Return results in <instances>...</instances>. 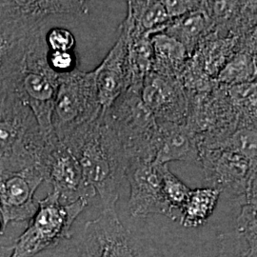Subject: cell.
<instances>
[{
	"label": "cell",
	"mask_w": 257,
	"mask_h": 257,
	"mask_svg": "<svg viewBox=\"0 0 257 257\" xmlns=\"http://www.w3.org/2000/svg\"><path fill=\"white\" fill-rule=\"evenodd\" d=\"M61 142L77 158L85 182L100 196L103 209H114L125 179L127 157L102 114Z\"/></svg>",
	"instance_id": "cell-1"
},
{
	"label": "cell",
	"mask_w": 257,
	"mask_h": 257,
	"mask_svg": "<svg viewBox=\"0 0 257 257\" xmlns=\"http://www.w3.org/2000/svg\"><path fill=\"white\" fill-rule=\"evenodd\" d=\"M51 134L41 132L33 111L12 92L0 105V165L38 167Z\"/></svg>",
	"instance_id": "cell-2"
},
{
	"label": "cell",
	"mask_w": 257,
	"mask_h": 257,
	"mask_svg": "<svg viewBox=\"0 0 257 257\" xmlns=\"http://www.w3.org/2000/svg\"><path fill=\"white\" fill-rule=\"evenodd\" d=\"M141 86H131L120 94L102 118L114 133L130 159L155 161L157 123L141 99Z\"/></svg>",
	"instance_id": "cell-3"
},
{
	"label": "cell",
	"mask_w": 257,
	"mask_h": 257,
	"mask_svg": "<svg viewBox=\"0 0 257 257\" xmlns=\"http://www.w3.org/2000/svg\"><path fill=\"white\" fill-rule=\"evenodd\" d=\"M36 213L28 222L25 230L13 244L12 257H34L73 238L72 227L89 202L79 199L64 204L57 193L50 192L38 200Z\"/></svg>",
	"instance_id": "cell-4"
},
{
	"label": "cell",
	"mask_w": 257,
	"mask_h": 257,
	"mask_svg": "<svg viewBox=\"0 0 257 257\" xmlns=\"http://www.w3.org/2000/svg\"><path fill=\"white\" fill-rule=\"evenodd\" d=\"M45 28L32 40L19 75L16 92L33 111L42 133H53L52 115L60 74L48 64Z\"/></svg>",
	"instance_id": "cell-5"
},
{
	"label": "cell",
	"mask_w": 257,
	"mask_h": 257,
	"mask_svg": "<svg viewBox=\"0 0 257 257\" xmlns=\"http://www.w3.org/2000/svg\"><path fill=\"white\" fill-rule=\"evenodd\" d=\"M95 78V70L82 72L77 68L60 75L52 115L53 132L58 140L101 116Z\"/></svg>",
	"instance_id": "cell-6"
},
{
	"label": "cell",
	"mask_w": 257,
	"mask_h": 257,
	"mask_svg": "<svg viewBox=\"0 0 257 257\" xmlns=\"http://www.w3.org/2000/svg\"><path fill=\"white\" fill-rule=\"evenodd\" d=\"M200 167L208 187L238 199L257 204V161L230 151L200 148Z\"/></svg>",
	"instance_id": "cell-7"
},
{
	"label": "cell",
	"mask_w": 257,
	"mask_h": 257,
	"mask_svg": "<svg viewBox=\"0 0 257 257\" xmlns=\"http://www.w3.org/2000/svg\"><path fill=\"white\" fill-rule=\"evenodd\" d=\"M186 125L196 135L199 146L211 149L230 137L239 126L238 113L232 106L227 87L218 84L207 92H188Z\"/></svg>",
	"instance_id": "cell-8"
},
{
	"label": "cell",
	"mask_w": 257,
	"mask_h": 257,
	"mask_svg": "<svg viewBox=\"0 0 257 257\" xmlns=\"http://www.w3.org/2000/svg\"><path fill=\"white\" fill-rule=\"evenodd\" d=\"M38 167L44 181L52 185L60 201L71 204L79 199L88 202L96 195L84 179L82 170L74 154L59 141L54 132L49 136Z\"/></svg>",
	"instance_id": "cell-9"
},
{
	"label": "cell",
	"mask_w": 257,
	"mask_h": 257,
	"mask_svg": "<svg viewBox=\"0 0 257 257\" xmlns=\"http://www.w3.org/2000/svg\"><path fill=\"white\" fill-rule=\"evenodd\" d=\"M43 181L37 166L0 165V215L4 232L11 223H28L33 217L38 207L35 194Z\"/></svg>",
	"instance_id": "cell-10"
},
{
	"label": "cell",
	"mask_w": 257,
	"mask_h": 257,
	"mask_svg": "<svg viewBox=\"0 0 257 257\" xmlns=\"http://www.w3.org/2000/svg\"><path fill=\"white\" fill-rule=\"evenodd\" d=\"M77 241L82 257H138L137 233L123 225L115 208L88 221Z\"/></svg>",
	"instance_id": "cell-11"
},
{
	"label": "cell",
	"mask_w": 257,
	"mask_h": 257,
	"mask_svg": "<svg viewBox=\"0 0 257 257\" xmlns=\"http://www.w3.org/2000/svg\"><path fill=\"white\" fill-rule=\"evenodd\" d=\"M45 22L0 16V105L16 91L28 49Z\"/></svg>",
	"instance_id": "cell-12"
},
{
	"label": "cell",
	"mask_w": 257,
	"mask_h": 257,
	"mask_svg": "<svg viewBox=\"0 0 257 257\" xmlns=\"http://www.w3.org/2000/svg\"><path fill=\"white\" fill-rule=\"evenodd\" d=\"M162 165L147 159H130L125 179L130 185L128 211L134 217L144 218L160 214L175 220L174 211L166 201L162 185Z\"/></svg>",
	"instance_id": "cell-13"
},
{
	"label": "cell",
	"mask_w": 257,
	"mask_h": 257,
	"mask_svg": "<svg viewBox=\"0 0 257 257\" xmlns=\"http://www.w3.org/2000/svg\"><path fill=\"white\" fill-rule=\"evenodd\" d=\"M140 95L156 121L186 124L189 97L179 79L151 72L143 79Z\"/></svg>",
	"instance_id": "cell-14"
},
{
	"label": "cell",
	"mask_w": 257,
	"mask_h": 257,
	"mask_svg": "<svg viewBox=\"0 0 257 257\" xmlns=\"http://www.w3.org/2000/svg\"><path fill=\"white\" fill-rule=\"evenodd\" d=\"M256 1H202L214 37H239L256 30Z\"/></svg>",
	"instance_id": "cell-15"
},
{
	"label": "cell",
	"mask_w": 257,
	"mask_h": 257,
	"mask_svg": "<svg viewBox=\"0 0 257 257\" xmlns=\"http://www.w3.org/2000/svg\"><path fill=\"white\" fill-rule=\"evenodd\" d=\"M94 70L97 94L103 112L131 86L127 64V39L122 31L119 30L118 39L109 54Z\"/></svg>",
	"instance_id": "cell-16"
},
{
	"label": "cell",
	"mask_w": 257,
	"mask_h": 257,
	"mask_svg": "<svg viewBox=\"0 0 257 257\" xmlns=\"http://www.w3.org/2000/svg\"><path fill=\"white\" fill-rule=\"evenodd\" d=\"M155 163L180 161L200 167V146L196 135L186 124L158 122Z\"/></svg>",
	"instance_id": "cell-17"
},
{
	"label": "cell",
	"mask_w": 257,
	"mask_h": 257,
	"mask_svg": "<svg viewBox=\"0 0 257 257\" xmlns=\"http://www.w3.org/2000/svg\"><path fill=\"white\" fill-rule=\"evenodd\" d=\"M257 204L241 205L236 227L221 233L216 257H257Z\"/></svg>",
	"instance_id": "cell-18"
},
{
	"label": "cell",
	"mask_w": 257,
	"mask_h": 257,
	"mask_svg": "<svg viewBox=\"0 0 257 257\" xmlns=\"http://www.w3.org/2000/svg\"><path fill=\"white\" fill-rule=\"evenodd\" d=\"M87 12V3L84 1L0 0V16L36 22H45L52 15H84Z\"/></svg>",
	"instance_id": "cell-19"
},
{
	"label": "cell",
	"mask_w": 257,
	"mask_h": 257,
	"mask_svg": "<svg viewBox=\"0 0 257 257\" xmlns=\"http://www.w3.org/2000/svg\"><path fill=\"white\" fill-rule=\"evenodd\" d=\"M211 22L201 8L166 23L161 34L175 38L180 42L191 56L197 50L203 40L211 33Z\"/></svg>",
	"instance_id": "cell-20"
},
{
	"label": "cell",
	"mask_w": 257,
	"mask_h": 257,
	"mask_svg": "<svg viewBox=\"0 0 257 257\" xmlns=\"http://www.w3.org/2000/svg\"><path fill=\"white\" fill-rule=\"evenodd\" d=\"M128 14L121 26L134 35L159 34L171 19L162 1H128Z\"/></svg>",
	"instance_id": "cell-21"
},
{
	"label": "cell",
	"mask_w": 257,
	"mask_h": 257,
	"mask_svg": "<svg viewBox=\"0 0 257 257\" xmlns=\"http://www.w3.org/2000/svg\"><path fill=\"white\" fill-rule=\"evenodd\" d=\"M151 41L154 48L153 72L178 79L189 57L183 45L175 38L161 33L151 36Z\"/></svg>",
	"instance_id": "cell-22"
},
{
	"label": "cell",
	"mask_w": 257,
	"mask_h": 257,
	"mask_svg": "<svg viewBox=\"0 0 257 257\" xmlns=\"http://www.w3.org/2000/svg\"><path fill=\"white\" fill-rule=\"evenodd\" d=\"M119 30L125 34L127 39V64L131 86H142L144 77L153 72L154 48L151 37L130 34L121 25Z\"/></svg>",
	"instance_id": "cell-23"
},
{
	"label": "cell",
	"mask_w": 257,
	"mask_h": 257,
	"mask_svg": "<svg viewBox=\"0 0 257 257\" xmlns=\"http://www.w3.org/2000/svg\"><path fill=\"white\" fill-rule=\"evenodd\" d=\"M221 193L210 187L191 190L188 200L180 211V224L189 229L204 225L215 210Z\"/></svg>",
	"instance_id": "cell-24"
},
{
	"label": "cell",
	"mask_w": 257,
	"mask_h": 257,
	"mask_svg": "<svg viewBox=\"0 0 257 257\" xmlns=\"http://www.w3.org/2000/svg\"><path fill=\"white\" fill-rule=\"evenodd\" d=\"M195 52L200 55L206 73L215 79L232 55L238 53V37L221 38L210 34Z\"/></svg>",
	"instance_id": "cell-25"
},
{
	"label": "cell",
	"mask_w": 257,
	"mask_h": 257,
	"mask_svg": "<svg viewBox=\"0 0 257 257\" xmlns=\"http://www.w3.org/2000/svg\"><path fill=\"white\" fill-rule=\"evenodd\" d=\"M136 233L138 257H211L202 248L193 247L182 240L162 241L145 233Z\"/></svg>",
	"instance_id": "cell-26"
},
{
	"label": "cell",
	"mask_w": 257,
	"mask_h": 257,
	"mask_svg": "<svg viewBox=\"0 0 257 257\" xmlns=\"http://www.w3.org/2000/svg\"><path fill=\"white\" fill-rule=\"evenodd\" d=\"M256 52L240 51L223 67L215 80L223 86L256 81Z\"/></svg>",
	"instance_id": "cell-27"
},
{
	"label": "cell",
	"mask_w": 257,
	"mask_h": 257,
	"mask_svg": "<svg viewBox=\"0 0 257 257\" xmlns=\"http://www.w3.org/2000/svg\"><path fill=\"white\" fill-rule=\"evenodd\" d=\"M230 102L238 113L240 128H257V82L226 86Z\"/></svg>",
	"instance_id": "cell-28"
},
{
	"label": "cell",
	"mask_w": 257,
	"mask_h": 257,
	"mask_svg": "<svg viewBox=\"0 0 257 257\" xmlns=\"http://www.w3.org/2000/svg\"><path fill=\"white\" fill-rule=\"evenodd\" d=\"M188 92H207L213 90L218 83L206 73L199 54L194 52L188 57L178 76Z\"/></svg>",
	"instance_id": "cell-29"
},
{
	"label": "cell",
	"mask_w": 257,
	"mask_h": 257,
	"mask_svg": "<svg viewBox=\"0 0 257 257\" xmlns=\"http://www.w3.org/2000/svg\"><path fill=\"white\" fill-rule=\"evenodd\" d=\"M211 149L230 151L257 161V131L255 128H238Z\"/></svg>",
	"instance_id": "cell-30"
},
{
	"label": "cell",
	"mask_w": 257,
	"mask_h": 257,
	"mask_svg": "<svg viewBox=\"0 0 257 257\" xmlns=\"http://www.w3.org/2000/svg\"><path fill=\"white\" fill-rule=\"evenodd\" d=\"M161 173L166 201L172 211H182L191 189L170 171L168 165H162Z\"/></svg>",
	"instance_id": "cell-31"
},
{
	"label": "cell",
	"mask_w": 257,
	"mask_h": 257,
	"mask_svg": "<svg viewBox=\"0 0 257 257\" xmlns=\"http://www.w3.org/2000/svg\"><path fill=\"white\" fill-rule=\"evenodd\" d=\"M45 41L50 51H73L75 38L71 31L62 27L52 28L46 32Z\"/></svg>",
	"instance_id": "cell-32"
},
{
	"label": "cell",
	"mask_w": 257,
	"mask_h": 257,
	"mask_svg": "<svg viewBox=\"0 0 257 257\" xmlns=\"http://www.w3.org/2000/svg\"><path fill=\"white\" fill-rule=\"evenodd\" d=\"M47 61L57 74H66L76 69V57L73 51H48Z\"/></svg>",
	"instance_id": "cell-33"
},
{
	"label": "cell",
	"mask_w": 257,
	"mask_h": 257,
	"mask_svg": "<svg viewBox=\"0 0 257 257\" xmlns=\"http://www.w3.org/2000/svg\"><path fill=\"white\" fill-rule=\"evenodd\" d=\"M202 1L193 0H163L162 3L170 19H177L201 8Z\"/></svg>",
	"instance_id": "cell-34"
},
{
	"label": "cell",
	"mask_w": 257,
	"mask_h": 257,
	"mask_svg": "<svg viewBox=\"0 0 257 257\" xmlns=\"http://www.w3.org/2000/svg\"><path fill=\"white\" fill-rule=\"evenodd\" d=\"M34 257H82L77 239L66 240Z\"/></svg>",
	"instance_id": "cell-35"
},
{
	"label": "cell",
	"mask_w": 257,
	"mask_h": 257,
	"mask_svg": "<svg viewBox=\"0 0 257 257\" xmlns=\"http://www.w3.org/2000/svg\"><path fill=\"white\" fill-rule=\"evenodd\" d=\"M13 250H14L13 245H10V246L0 245V257H12Z\"/></svg>",
	"instance_id": "cell-36"
},
{
	"label": "cell",
	"mask_w": 257,
	"mask_h": 257,
	"mask_svg": "<svg viewBox=\"0 0 257 257\" xmlns=\"http://www.w3.org/2000/svg\"><path fill=\"white\" fill-rule=\"evenodd\" d=\"M4 234V230H3V225H2V222L0 220V235Z\"/></svg>",
	"instance_id": "cell-37"
}]
</instances>
